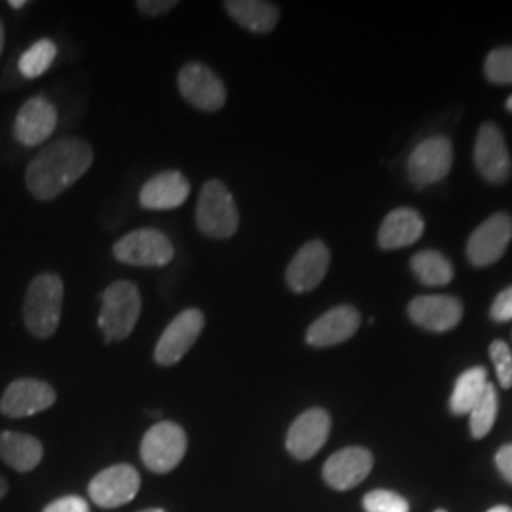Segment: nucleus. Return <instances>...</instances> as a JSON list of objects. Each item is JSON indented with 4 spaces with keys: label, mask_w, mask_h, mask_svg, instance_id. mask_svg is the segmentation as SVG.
<instances>
[{
    "label": "nucleus",
    "mask_w": 512,
    "mask_h": 512,
    "mask_svg": "<svg viewBox=\"0 0 512 512\" xmlns=\"http://www.w3.org/2000/svg\"><path fill=\"white\" fill-rule=\"evenodd\" d=\"M92 164L93 150L86 141L61 139L38 152L27 167L25 183L37 200L50 202L80 181Z\"/></svg>",
    "instance_id": "f257e3e1"
},
{
    "label": "nucleus",
    "mask_w": 512,
    "mask_h": 512,
    "mask_svg": "<svg viewBox=\"0 0 512 512\" xmlns=\"http://www.w3.org/2000/svg\"><path fill=\"white\" fill-rule=\"evenodd\" d=\"M65 287L57 274L44 272L37 275L25 294L23 321L33 336L40 340L52 338L61 321Z\"/></svg>",
    "instance_id": "f03ea898"
},
{
    "label": "nucleus",
    "mask_w": 512,
    "mask_h": 512,
    "mask_svg": "<svg viewBox=\"0 0 512 512\" xmlns=\"http://www.w3.org/2000/svg\"><path fill=\"white\" fill-rule=\"evenodd\" d=\"M143 310L141 291L131 281H114L101 296L97 327L107 344L122 342L135 329Z\"/></svg>",
    "instance_id": "7ed1b4c3"
},
{
    "label": "nucleus",
    "mask_w": 512,
    "mask_h": 512,
    "mask_svg": "<svg viewBox=\"0 0 512 512\" xmlns=\"http://www.w3.org/2000/svg\"><path fill=\"white\" fill-rule=\"evenodd\" d=\"M196 224L207 238L230 239L236 236L239 228L238 205L226 184L217 179L203 184L196 207Z\"/></svg>",
    "instance_id": "20e7f679"
},
{
    "label": "nucleus",
    "mask_w": 512,
    "mask_h": 512,
    "mask_svg": "<svg viewBox=\"0 0 512 512\" xmlns=\"http://www.w3.org/2000/svg\"><path fill=\"white\" fill-rule=\"evenodd\" d=\"M112 255L128 266L162 268L173 260L175 247L164 232L154 228H141L118 239L112 247Z\"/></svg>",
    "instance_id": "39448f33"
},
{
    "label": "nucleus",
    "mask_w": 512,
    "mask_h": 512,
    "mask_svg": "<svg viewBox=\"0 0 512 512\" xmlns=\"http://www.w3.org/2000/svg\"><path fill=\"white\" fill-rule=\"evenodd\" d=\"M188 448L183 427L173 421H158L145 433L141 442V459L152 473H169L181 461Z\"/></svg>",
    "instance_id": "423d86ee"
},
{
    "label": "nucleus",
    "mask_w": 512,
    "mask_h": 512,
    "mask_svg": "<svg viewBox=\"0 0 512 512\" xmlns=\"http://www.w3.org/2000/svg\"><path fill=\"white\" fill-rule=\"evenodd\" d=\"M203 327L205 315L202 310L188 308L181 311L160 336L154 349V361L162 366L177 365L184 355L194 348Z\"/></svg>",
    "instance_id": "0eeeda50"
},
{
    "label": "nucleus",
    "mask_w": 512,
    "mask_h": 512,
    "mask_svg": "<svg viewBox=\"0 0 512 512\" xmlns=\"http://www.w3.org/2000/svg\"><path fill=\"white\" fill-rule=\"evenodd\" d=\"M179 92L186 103L202 112H219L226 105V88L213 69L207 65L190 61L186 63L179 78Z\"/></svg>",
    "instance_id": "6e6552de"
},
{
    "label": "nucleus",
    "mask_w": 512,
    "mask_h": 512,
    "mask_svg": "<svg viewBox=\"0 0 512 512\" xmlns=\"http://www.w3.org/2000/svg\"><path fill=\"white\" fill-rule=\"evenodd\" d=\"M454 165V148L446 137H429L408 158V177L418 188L442 181Z\"/></svg>",
    "instance_id": "1a4fd4ad"
},
{
    "label": "nucleus",
    "mask_w": 512,
    "mask_h": 512,
    "mask_svg": "<svg viewBox=\"0 0 512 512\" xmlns=\"http://www.w3.org/2000/svg\"><path fill=\"white\" fill-rule=\"evenodd\" d=\"M141 488V476L135 467L120 463L93 476L90 497L101 509H118L131 503Z\"/></svg>",
    "instance_id": "9d476101"
},
{
    "label": "nucleus",
    "mask_w": 512,
    "mask_h": 512,
    "mask_svg": "<svg viewBox=\"0 0 512 512\" xmlns=\"http://www.w3.org/2000/svg\"><path fill=\"white\" fill-rule=\"evenodd\" d=\"M57 399L54 387L35 378H21L6 387L0 412L8 418H29L52 408Z\"/></svg>",
    "instance_id": "9b49d317"
},
{
    "label": "nucleus",
    "mask_w": 512,
    "mask_h": 512,
    "mask_svg": "<svg viewBox=\"0 0 512 512\" xmlns=\"http://www.w3.org/2000/svg\"><path fill=\"white\" fill-rule=\"evenodd\" d=\"M511 239V217L507 213H497L473 232L467 243V258L476 268L492 266L505 255Z\"/></svg>",
    "instance_id": "f8f14e48"
},
{
    "label": "nucleus",
    "mask_w": 512,
    "mask_h": 512,
    "mask_svg": "<svg viewBox=\"0 0 512 512\" xmlns=\"http://www.w3.org/2000/svg\"><path fill=\"white\" fill-rule=\"evenodd\" d=\"M330 251L321 239H311L294 255L285 281L296 294L310 293L321 285L329 272Z\"/></svg>",
    "instance_id": "ddd939ff"
},
{
    "label": "nucleus",
    "mask_w": 512,
    "mask_h": 512,
    "mask_svg": "<svg viewBox=\"0 0 512 512\" xmlns=\"http://www.w3.org/2000/svg\"><path fill=\"white\" fill-rule=\"evenodd\" d=\"M330 416L323 408H310L293 421L287 433V450L294 459H311L329 440Z\"/></svg>",
    "instance_id": "4468645a"
},
{
    "label": "nucleus",
    "mask_w": 512,
    "mask_h": 512,
    "mask_svg": "<svg viewBox=\"0 0 512 512\" xmlns=\"http://www.w3.org/2000/svg\"><path fill=\"white\" fill-rule=\"evenodd\" d=\"M475 165L478 173L488 183H505L511 177V156L501 129L494 124H484L475 145Z\"/></svg>",
    "instance_id": "2eb2a0df"
},
{
    "label": "nucleus",
    "mask_w": 512,
    "mask_h": 512,
    "mask_svg": "<svg viewBox=\"0 0 512 512\" xmlns=\"http://www.w3.org/2000/svg\"><path fill=\"white\" fill-rule=\"evenodd\" d=\"M408 315L421 329L446 332L458 327L463 317V304L450 294H427L410 302Z\"/></svg>",
    "instance_id": "dca6fc26"
},
{
    "label": "nucleus",
    "mask_w": 512,
    "mask_h": 512,
    "mask_svg": "<svg viewBox=\"0 0 512 512\" xmlns=\"http://www.w3.org/2000/svg\"><path fill=\"white\" fill-rule=\"evenodd\" d=\"M374 465L372 454L361 446H349L332 454L325 467L323 478L330 488L338 492H346L359 486L366 476L370 475Z\"/></svg>",
    "instance_id": "f3484780"
},
{
    "label": "nucleus",
    "mask_w": 512,
    "mask_h": 512,
    "mask_svg": "<svg viewBox=\"0 0 512 512\" xmlns=\"http://www.w3.org/2000/svg\"><path fill=\"white\" fill-rule=\"evenodd\" d=\"M361 327V313L353 306H336L315 319L306 332L311 348H332L349 340Z\"/></svg>",
    "instance_id": "a211bd4d"
},
{
    "label": "nucleus",
    "mask_w": 512,
    "mask_h": 512,
    "mask_svg": "<svg viewBox=\"0 0 512 512\" xmlns=\"http://www.w3.org/2000/svg\"><path fill=\"white\" fill-rule=\"evenodd\" d=\"M57 126V110L46 97H33L19 109L14 137L23 147H37L52 137Z\"/></svg>",
    "instance_id": "6ab92c4d"
},
{
    "label": "nucleus",
    "mask_w": 512,
    "mask_h": 512,
    "mask_svg": "<svg viewBox=\"0 0 512 512\" xmlns=\"http://www.w3.org/2000/svg\"><path fill=\"white\" fill-rule=\"evenodd\" d=\"M190 196V183L179 171H162L150 177L141 188L139 202L150 211H171L184 205Z\"/></svg>",
    "instance_id": "aec40b11"
},
{
    "label": "nucleus",
    "mask_w": 512,
    "mask_h": 512,
    "mask_svg": "<svg viewBox=\"0 0 512 512\" xmlns=\"http://www.w3.org/2000/svg\"><path fill=\"white\" fill-rule=\"evenodd\" d=\"M425 222L420 213L414 209H395L385 217L380 232L378 245L384 251H395L414 245L423 236Z\"/></svg>",
    "instance_id": "412c9836"
},
{
    "label": "nucleus",
    "mask_w": 512,
    "mask_h": 512,
    "mask_svg": "<svg viewBox=\"0 0 512 512\" xmlns=\"http://www.w3.org/2000/svg\"><path fill=\"white\" fill-rule=\"evenodd\" d=\"M44 448L42 442L33 435L18 431H2L0 433V461L12 467L18 473H29L37 469L42 461Z\"/></svg>",
    "instance_id": "4be33fe9"
},
{
    "label": "nucleus",
    "mask_w": 512,
    "mask_h": 512,
    "mask_svg": "<svg viewBox=\"0 0 512 512\" xmlns=\"http://www.w3.org/2000/svg\"><path fill=\"white\" fill-rule=\"evenodd\" d=\"M226 12L243 29L256 33V35H268L272 33L279 21V8L272 2L262 0H226L224 2Z\"/></svg>",
    "instance_id": "5701e85b"
},
{
    "label": "nucleus",
    "mask_w": 512,
    "mask_h": 512,
    "mask_svg": "<svg viewBox=\"0 0 512 512\" xmlns=\"http://www.w3.org/2000/svg\"><path fill=\"white\" fill-rule=\"evenodd\" d=\"M488 372L484 366H475L465 370L456 382L454 393L450 397V410L456 416L469 414L475 404L482 399L486 387H488Z\"/></svg>",
    "instance_id": "b1692460"
},
{
    "label": "nucleus",
    "mask_w": 512,
    "mask_h": 512,
    "mask_svg": "<svg viewBox=\"0 0 512 512\" xmlns=\"http://www.w3.org/2000/svg\"><path fill=\"white\" fill-rule=\"evenodd\" d=\"M410 266L416 277L427 287H444L454 279L452 262L433 249H425L412 256Z\"/></svg>",
    "instance_id": "393cba45"
},
{
    "label": "nucleus",
    "mask_w": 512,
    "mask_h": 512,
    "mask_svg": "<svg viewBox=\"0 0 512 512\" xmlns=\"http://www.w3.org/2000/svg\"><path fill=\"white\" fill-rule=\"evenodd\" d=\"M57 55V46L50 38H40L25 54L19 57V73L25 78H38L46 73Z\"/></svg>",
    "instance_id": "a878e982"
},
{
    "label": "nucleus",
    "mask_w": 512,
    "mask_h": 512,
    "mask_svg": "<svg viewBox=\"0 0 512 512\" xmlns=\"http://www.w3.org/2000/svg\"><path fill=\"white\" fill-rule=\"evenodd\" d=\"M499 412V397L495 385L488 384L482 399L475 404V408L469 412L471 416V433L475 439H484L492 427Z\"/></svg>",
    "instance_id": "bb28decb"
},
{
    "label": "nucleus",
    "mask_w": 512,
    "mask_h": 512,
    "mask_svg": "<svg viewBox=\"0 0 512 512\" xmlns=\"http://www.w3.org/2000/svg\"><path fill=\"white\" fill-rule=\"evenodd\" d=\"M484 73L494 84H512V46L497 48L490 52L484 63Z\"/></svg>",
    "instance_id": "cd10ccee"
},
{
    "label": "nucleus",
    "mask_w": 512,
    "mask_h": 512,
    "mask_svg": "<svg viewBox=\"0 0 512 512\" xmlns=\"http://www.w3.org/2000/svg\"><path fill=\"white\" fill-rule=\"evenodd\" d=\"M363 507L366 512H410V505L403 495L389 490H374L366 494Z\"/></svg>",
    "instance_id": "c85d7f7f"
},
{
    "label": "nucleus",
    "mask_w": 512,
    "mask_h": 512,
    "mask_svg": "<svg viewBox=\"0 0 512 512\" xmlns=\"http://www.w3.org/2000/svg\"><path fill=\"white\" fill-rule=\"evenodd\" d=\"M490 357L497 372V380L503 389L512 387V353L503 340H495L490 346Z\"/></svg>",
    "instance_id": "c756f323"
},
{
    "label": "nucleus",
    "mask_w": 512,
    "mask_h": 512,
    "mask_svg": "<svg viewBox=\"0 0 512 512\" xmlns=\"http://www.w3.org/2000/svg\"><path fill=\"white\" fill-rule=\"evenodd\" d=\"M42 512H90V505L78 495H65L52 501Z\"/></svg>",
    "instance_id": "7c9ffc66"
},
{
    "label": "nucleus",
    "mask_w": 512,
    "mask_h": 512,
    "mask_svg": "<svg viewBox=\"0 0 512 512\" xmlns=\"http://www.w3.org/2000/svg\"><path fill=\"white\" fill-rule=\"evenodd\" d=\"M490 315L497 323L512 321V287L505 289L503 293L497 294Z\"/></svg>",
    "instance_id": "2f4dec72"
},
{
    "label": "nucleus",
    "mask_w": 512,
    "mask_h": 512,
    "mask_svg": "<svg viewBox=\"0 0 512 512\" xmlns=\"http://www.w3.org/2000/svg\"><path fill=\"white\" fill-rule=\"evenodd\" d=\"M177 4H179L177 0H139L137 8L143 16L156 18V16H162V14H167L169 10H173Z\"/></svg>",
    "instance_id": "473e14b6"
},
{
    "label": "nucleus",
    "mask_w": 512,
    "mask_h": 512,
    "mask_svg": "<svg viewBox=\"0 0 512 512\" xmlns=\"http://www.w3.org/2000/svg\"><path fill=\"white\" fill-rule=\"evenodd\" d=\"M495 465L501 476L512 484V444H505L495 454Z\"/></svg>",
    "instance_id": "72a5a7b5"
},
{
    "label": "nucleus",
    "mask_w": 512,
    "mask_h": 512,
    "mask_svg": "<svg viewBox=\"0 0 512 512\" xmlns=\"http://www.w3.org/2000/svg\"><path fill=\"white\" fill-rule=\"evenodd\" d=\"M8 494V482L4 476H0V501Z\"/></svg>",
    "instance_id": "f704fd0d"
},
{
    "label": "nucleus",
    "mask_w": 512,
    "mask_h": 512,
    "mask_svg": "<svg viewBox=\"0 0 512 512\" xmlns=\"http://www.w3.org/2000/svg\"><path fill=\"white\" fill-rule=\"evenodd\" d=\"M25 4H27L25 0H10V2H8V6L14 8V10H21Z\"/></svg>",
    "instance_id": "c9c22d12"
},
{
    "label": "nucleus",
    "mask_w": 512,
    "mask_h": 512,
    "mask_svg": "<svg viewBox=\"0 0 512 512\" xmlns=\"http://www.w3.org/2000/svg\"><path fill=\"white\" fill-rule=\"evenodd\" d=\"M2 48H4V25H2V19H0V54H2Z\"/></svg>",
    "instance_id": "e433bc0d"
},
{
    "label": "nucleus",
    "mask_w": 512,
    "mask_h": 512,
    "mask_svg": "<svg viewBox=\"0 0 512 512\" xmlns=\"http://www.w3.org/2000/svg\"><path fill=\"white\" fill-rule=\"evenodd\" d=\"M488 512H512L511 507H505V505H499V507H494V509H490Z\"/></svg>",
    "instance_id": "4c0bfd02"
},
{
    "label": "nucleus",
    "mask_w": 512,
    "mask_h": 512,
    "mask_svg": "<svg viewBox=\"0 0 512 512\" xmlns=\"http://www.w3.org/2000/svg\"><path fill=\"white\" fill-rule=\"evenodd\" d=\"M507 109L511 110L512 112V95L507 99Z\"/></svg>",
    "instance_id": "58836bf2"
},
{
    "label": "nucleus",
    "mask_w": 512,
    "mask_h": 512,
    "mask_svg": "<svg viewBox=\"0 0 512 512\" xmlns=\"http://www.w3.org/2000/svg\"><path fill=\"white\" fill-rule=\"evenodd\" d=\"M141 512H165L164 509H148V511H141Z\"/></svg>",
    "instance_id": "ea45409f"
},
{
    "label": "nucleus",
    "mask_w": 512,
    "mask_h": 512,
    "mask_svg": "<svg viewBox=\"0 0 512 512\" xmlns=\"http://www.w3.org/2000/svg\"><path fill=\"white\" fill-rule=\"evenodd\" d=\"M435 512H446V511H435Z\"/></svg>",
    "instance_id": "a19ab883"
}]
</instances>
